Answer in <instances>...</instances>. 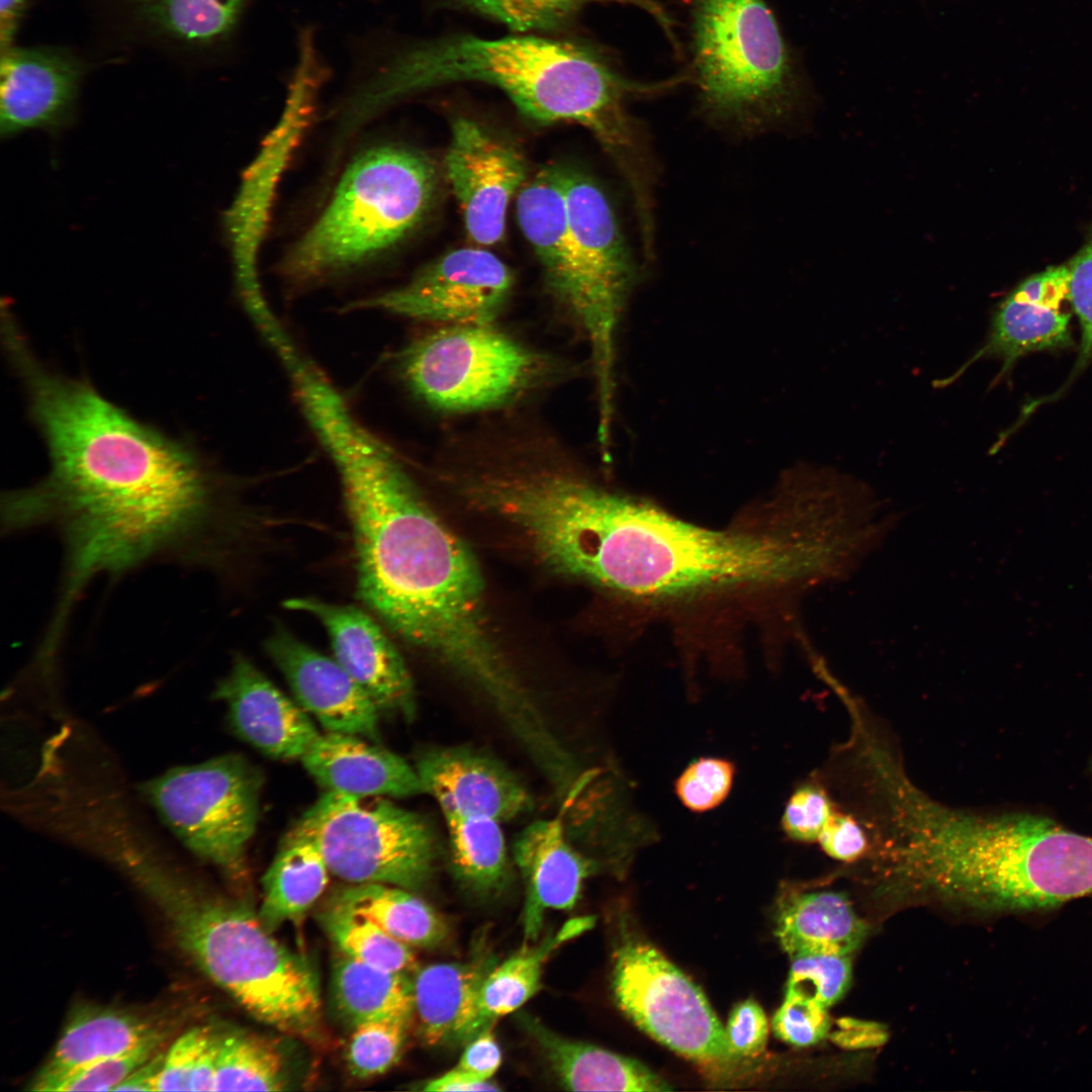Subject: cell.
<instances>
[{"label": "cell", "mask_w": 1092, "mask_h": 1092, "mask_svg": "<svg viewBox=\"0 0 1092 1092\" xmlns=\"http://www.w3.org/2000/svg\"><path fill=\"white\" fill-rule=\"evenodd\" d=\"M165 1036L163 1032L131 1051L73 1070L50 1084L44 1091H114L160 1051Z\"/></svg>", "instance_id": "42"}, {"label": "cell", "mask_w": 1092, "mask_h": 1092, "mask_svg": "<svg viewBox=\"0 0 1092 1092\" xmlns=\"http://www.w3.org/2000/svg\"><path fill=\"white\" fill-rule=\"evenodd\" d=\"M492 1026H487L466 1044L456 1067L489 1080L502 1063V1052Z\"/></svg>", "instance_id": "49"}, {"label": "cell", "mask_w": 1092, "mask_h": 1092, "mask_svg": "<svg viewBox=\"0 0 1092 1092\" xmlns=\"http://www.w3.org/2000/svg\"><path fill=\"white\" fill-rule=\"evenodd\" d=\"M735 769L734 763L724 758H698L676 779L675 794L680 803L693 812L715 809L728 797Z\"/></svg>", "instance_id": "43"}, {"label": "cell", "mask_w": 1092, "mask_h": 1092, "mask_svg": "<svg viewBox=\"0 0 1092 1092\" xmlns=\"http://www.w3.org/2000/svg\"><path fill=\"white\" fill-rule=\"evenodd\" d=\"M213 696L225 704L235 734L270 758L300 759L321 735L309 715L244 655L234 657Z\"/></svg>", "instance_id": "22"}, {"label": "cell", "mask_w": 1092, "mask_h": 1092, "mask_svg": "<svg viewBox=\"0 0 1092 1092\" xmlns=\"http://www.w3.org/2000/svg\"><path fill=\"white\" fill-rule=\"evenodd\" d=\"M817 842L827 855L841 861L864 856L871 846L869 835L857 818L838 810L834 811Z\"/></svg>", "instance_id": "48"}, {"label": "cell", "mask_w": 1092, "mask_h": 1092, "mask_svg": "<svg viewBox=\"0 0 1092 1092\" xmlns=\"http://www.w3.org/2000/svg\"><path fill=\"white\" fill-rule=\"evenodd\" d=\"M850 982L848 956L805 954L792 959L785 995L807 998L828 1008L841 999Z\"/></svg>", "instance_id": "41"}, {"label": "cell", "mask_w": 1092, "mask_h": 1092, "mask_svg": "<svg viewBox=\"0 0 1092 1092\" xmlns=\"http://www.w3.org/2000/svg\"><path fill=\"white\" fill-rule=\"evenodd\" d=\"M164 1052L159 1051L133 1071L114 1091H156V1081L162 1067Z\"/></svg>", "instance_id": "53"}, {"label": "cell", "mask_w": 1092, "mask_h": 1092, "mask_svg": "<svg viewBox=\"0 0 1092 1092\" xmlns=\"http://www.w3.org/2000/svg\"><path fill=\"white\" fill-rule=\"evenodd\" d=\"M361 736L327 731L299 759L326 791L403 798L424 793L415 766Z\"/></svg>", "instance_id": "25"}, {"label": "cell", "mask_w": 1092, "mask_h": 1092, "mask_svg": "<svg viewBox=\"0 0 1092 1092\" xmlns=\"http://www.w3.org/2000/svg\"><path fill=\"white\" fill-rule=\"evenodd\" d=\"M436 169L422 152L384 143L358 152L316 218L284 256L281 273L305 285L373 262L427 214Z\"/></svg>", "instance_id": "7"}, {"label": "cell", "mask_w": 1092, "mask_h": 1092, "mask_svg": "<svg viewBox=\"0 0 1092 1092\" xmlns=\"http://www.w3.org/2000/svg\"><path fill=\"white\" fill-rule=\"evenodd\" d=\"M886 1033L880 1025L852 1018L839 1020L838 1029L833 1035L837 1043L847 1048L878 1045L884 1041Z\"/></svg>", "instance_id": "50"}, {"label": "cell", "mask_w": 1092, "mask_h": 1092, "mask_svg": "<svg viewBox=\"0 0 1092 1092\" xmlns=\"http://www.w3.org/2000/svg\"><path fill=\"white\" fill-rule=\"evenodd\" d=\"M835 810L826 789L817 782H807L789 798L782 817L783 830L793 841H817Z\"/></svg>", "instance_id": "44"}, {"label": "cell", "mask_w": 1092, "mask_h": 1092, "mask_svg": "<svg viewBox=\"0 0 1092 1092\" xmlns=\"http://www.w3.org/2000/svg\"><path fill=\"white\" fill-rule=\"evenodd\" d=\"M292 830L312 840L330 873L351 884L421 890L439 855L437 834L428 820L385 797L326 791Z\"/></svg>", "instance_id": "10"}, {"label": "cell", "mask_w": 1092, "mask_h": 1092, "mask_svg": "<svg viewBox=\"0 0 1092 1092\" xmlns=\"http://www.w3.org/2000/svg\"><path fill=\"white\" fill-rule=\"evenodd\" d=\"M163 910L179 947L258 1020L294 1035H313L321 1020L316 973L280 943L258 913L203 898L150 857L131 871Z\"/></svg>", "instance_id": "6"}, {"label": "cell", "mask_w": 1092, "mask_h": 1092, "mask_svg": "<svg viewBox=\"0 0 1092 1092\" xmlns=\"http://www.w3.org/2000/svg\"><path fill=\"white\" fill-rule=\"evenodd\" d=\"M220 1033L195 1026L164 1052L156 1091H214Z\"/></svg>", "instance_id": "39"}, {"label": "cell", "mask_w": 1092, "mask_h": 1092, "mask_svg": "<svg viewBox=\"0 0 1092 1092\" xmlns=\"http://www.w3.org/2000/svg\"><path fill=\"white\" fill-rule=\"evenodd\" d=\"M312 101L301 93L288 95L279 124L248 170L238 197L226 214L237 283L242 290L260 287L256 271L259 244L267 221L274 185L312 113Z\"/></svg>", "instance_id": "24"}, {"label": "cell", "mask_w": 1092, "mask_h": 1092, "mask_svg": "<svg viewBox=\"0 0 1092 1092\" xmlns=\"http://www.w3.org/2000/svg\"><path fill=\"white\" fill-rule=\"evenodd\" d=\"M830 1025L827 1008L807 998L791 995L785 996L771 1021L776 1036L796 1046L819 1042L828 1034Z\"/></svg>", "instance_id": "45"}, {"label": "cell", "mask_w": 1092, "mask_h": 1092, "mask_svg": "<svg viewBox=\"0 0 1092 1092\" xmlns=\"http://www.w3.org/2000/svg\"><path fill=\"white\" fill-rule=\"evenodd\" d=\"M329 873L317 845L291 830L262 879V923L273 932L303 914L323 894Z\"/></svg>", "instance_id": "31"}, {"label": "cell", "mask_w": 1092, "mask_h": 1092, "mask_svg": "<svg viewBox=\"0 0 1092 1092\" xmlns=\"http://www.w3.org/2000/svg\"><path fill=\"white\" fill-rule=\"evenodd\" d=\"M445 821L455 878L477 894L488 895L502 890L508 879L509 861L500 823L483 817Z\"/></svg>", "instance_id": "35"}, {"label": "cell", "mask_w": 1092, "mask_h": 1092, "mask_svg": "<svg viewBox=\"0 0 1092 1092\" xmlns=\"http://www.w3.org/2000/svg\"><path fill=\"white\" fill-rule=\"evenodd\" d=\"M446 3L450 7L496 20L516 33L561 28L590 3L634 6L650 14L673 48L678 47L669 15L654 0H446Z\"/></svg>", "instance_id": "36"}, {"label": "cell", "mask_w": 1092, "mask_h": 1092, "mask_svg": "<svg viewBox=\"0 0 1092 1092\" xmlns=\"http://www.w3.org/2000/svg\"><path fill=\"white\" fill-rule=\"evenodd\" d=\"M410 1020L390 1017L355 1025L347 1050L352 1075L367 1079L393 1067L401 1055Z\"/></svg>", "instance_id": "40"}, {"label": "cell", "mask_w": 1092, "mask_h": 1092, "mask_svg": "<svg viewBox=\"0 0 1092 1092\" xmlns=\"http://www.w3.org/2000/svg\"><path fill=\"white\" fill-rule=\"evenodd\" d=\"M261 788L256 767L241 755L224 754L169 769L141 792L187 849L237 873L257 828Z\"/></svg>", "instance_id": "11"}, {"label": "cell", "mask_w": 1092, "mask_h": 1092, "mask_svg": "<svg viewBox=\"0 0 1092 1092\" xmlns=\"http://www.w3.org/2000/svg\"><path fill=\"white\" fill-rule=\"evenodd\" d=\"M595 922L594 916L571 918L538 945L523 946L497 964L481 986L471 1038L532 998L541 988L543 966L548 958L560 945L590 929Z\"/></svg>", "instance_id": "32"}, {"label": "cell", "mask_w": 1092, "mask_h": 1092, "mask_svg": "<svg viewBox=\"0 0 1092 1092\" xmlns=\"http://www.w3.org/2000/svg\"><path fill=\"white\" fill-rule=\"evenodd\" d=\"M725 1030L735 1054L740 1058L751 1057L764 1050L768 1023L762 1008L748 999L732 1009Z\"/></svg>", "instance_id": "47"}, {"label": "cell", "mask_w": 1092, "mask_h": 1092, "mask_svg": "<svg viewBox=\"0 0 1092 1092\" xmlns=\"http://www.w3.org/2000/svg\"><path fill=\"white\" fill-rule=\"evenodd\" d=\"M269 657L284 675L296 703L327 731L379 740V709L334 658L275 630L266 640Z\"/></svg>", "instance_id": "21"}, {"label": "cell", "mask_w": 1092, "mask_h": 1092, "mask_svg": "<svg viewBox=\"0 0 1092 1092\" xmlns=\"http://www.w3.org/2000/svg\"><path fill=\"white\" fill-rule=\"evenodd\" d=\"M497 965L493 954L426 966L412 979L414 1014L429 1045L466 1044L472 1037L481 986Z\"/></svg>", "instance_id": "26"}, {"label": "cell", "mask_w": 1092, "mask_h": 1092, "mask_svg": "<svg viewBox=\"0 0 1092 1092\" xmlns=\"http://www.w3.org/2000/svg\"><path fill=\"white\" fill-rule=\"evenodd\" d=\"M406 386L436 411L471 413L508 403L550 379L551 359L486 325H451L420 336L396 358Z\"/></svg>", "instance_id": "9"}, {"label": "cell", "mask_w": 1092, "mask_h": 1092, "mask_svg": "<svg viewBox=\"0 0 1092 1092\" xmlns=\"http://www.w3.org/2000/svg\"><path fill=\"white\" fill-rule=\"evenodd\" d=\"M333 995L341 1015L354 1026L414 1014L413 983L406 973L375 968L342 956L333 969Z\"/></svg>", "instance_id": "34"}, {"label": "cell", "mask_w": 1092, "mask_h": 1092, "mask_svg": "<svg viewBox=\"0 0 1092 1092\" xmlns=\"http://www.w3.org/2000/svg\"><path fill=\"white\" fill-rule=\"evenodd\" d=\"M0 55L3 138L26 129H54L69 122L85 77L101 64L87 49L66 44L16 42Z\"/></svg>", "instance_id": "16"}, {"label": "cell", "mask_w": 1092, "mask_h": 1092, "mask_svg": "<svg viewBox=\"0 0 1092 1092\" xmlns=\"http://www.w3.org/2000/svg\"><path fill=\"white\" fill-rule=\"evenodd\" d=\"M283 606L310 614L324 625L334 658L379 711L412 719L416 704L410 673L399 653L368 614L352 606L311 598L289 599Z\"/></svg>", "instance_id": "20"}, {"label": "cell", "mask_w": 1092, "mask_h": 1092, "mask_svg": "<svg viewBox=\"0 0 1092 1092\" xmlns=\"http://www.w3.org/2000/svg\"><path fill=\"white\" fill-rule=\"evenodd\" d=\"M901 890L986 911H1036L1092 897V836L1030 813L953 809L922 792L898 817L891 852Z\"/></svg>", "instance_id": "5"}, {"label": "cell", "mask_w": 1092, "mask_h": 1092, "mask_svg": "<svg viewBox=\"0 0 1092 1092\" xmlns=\"http://www.w3.org/2000/svg\"><path fill=\"white\" fill-rule=\"evenodd\" d=\"M866 933L850 901L837 891L792 895L778 918L777 936L791 959L814 953L849 956Z\"/></svg>", "instance_id": "30"}, {"label": "cell", "mask_w": 1092, "mask_h": 1092, "mask_svg": "<svg viewBox=\"0 0 1092 1092\" xmlns=\"http://www.w3.org/2000/svg\"><path fill=\"white\" fill-rule=\"evenodd\" d=\"M519 225L541 264L546 286L564 311L573 287L572 254L561 166L542 169L516 204Z\"/></svg>", "instance_id": "29"}, {"label": "cell", "mask_w": 1092, "mask_h": 1092, "mask_svg": "<svg viewBox=\"0 0 1092 1092\" xmlns=\"http://www.w3.org/2000/svg\"><path fill=\"white\" fill-rule=\"evenodd\" d=\"M329 937L345 956L369 966L398 973L414 971L416 957L410 945L395 939L369 920L331 904L321 914Z\"/></svg>", "instance_id": "38"}, {"label": "cell", "mask_w": 1092, "mask_h": 1092, "mask_svg": "<svg viewBox=\"0 0 1092 1092\" xmlns=\"http://www.w3.org/2000/svg\"><path fill=\"white\" fill-rule=\"evenodd\" d=\"M444 163L470 239L485 246L499 242L508 205L526 179L523 156L474 120L458 117Z\"/></svg>", "instance_id": "17"}, {"label": "cell", "mask_w": 1092, "mask_h": 1092, "mask_svg": "<svg viewBox=\"0 0 1092 1092\" xmlns=\"http://www.w3.org/2000/svg\"><path fill=\"white\" fill-rule=\"evenodd\" d=\"M573 287L564 312L588 340L600 390L611 388L613 328L635 264L613 206L589 175L561 166Z\"/></svg>", "instance_id": "12"}, {"label": "cell", "mask_w": 1092, "mask_h": 1092, "mask_svg": "<svg viewBox=\"0 0 1092 1092\" xmlns=\"http://www.w3.org/2000/svg\"><path fill=\"white\" fill-rule=\"evenodd\" d=\"M1068 303V266L1050 267L1028 277L998 306L985 344L956 371L934 380L933 386H949L982 358L1002 360L1003 375L1027 353L1069 346L1072 339Z\"/></svg>", "instance_id": "19"}, {"label": "cell", "mask_w": 1092, "mask_h": 1092, "mask_svg": "<svg viewBox=\"0 0 1092 1092\" xmlns=\"http://www.w3.org/2000/svg\"><path fill=\"white\" fill-rule=\"evenodd\" d=\"M563 816L536 820L518 833L514 860L525 886L524 944L539 937L547 910H570L595 861L575 848Z\"/></svg>", "instance_id": "23"}, {"label": "cell", "mask_w": 1092, "mask_h": 1092, "mask_svg": "<svg viewBox=\"0 0 1092 1092\" xmlns=\"http://www.w3.org/2000/svg\"><path fill=\"white\" fill-rule=\"evenodd\" d=\"M612 988L618 1006L658 1042L712 1070L741 1058L701 989L655 947L625 940L616 950Z\"/></svg>", "instance_id": "13"}, {"label": "cell", "mask_w": 1092, "mask_h": 1092, "mask_svg": "<svg viewBox=\"0 0 1092 1092\" xmlns=\"http://www.w3.org/2000/svg\"><path fill=\"white\" fill-rule=\"evenodd\" d=\"M690 81L711 117L760 125L798 92L795 60L764 0H691Z\"/></svg>", "instance_id": "8"}, {"label": "cell", "mask_w": 1092, "mask_h": 1092, "mask_svg": "<svg viewBox=\"0 0 1092 1092\" xmlns=\"http://www.w3.org/2000/svg\"><path fill=\"white\" fill-rule=\"evenodd\" d=\"M10 357L51 470L4 502L8 530L55 526L67 549L62 602L101 571L185 549L204 524L211 484L185 443L130 417L87 381L41 365L25 343Z\"/></svg>", "instance_id": "1"}, {"label": "cell", "mask_w": 1092, "mask_h": 1092, "mask_svg": "<svg viewBox=\"0 0 1092 1092\" xmlns=\"http://www.w3.org/2000/svg\"><path fill=\"white\" fill-rule=\"evenodd\" d=\"M514 286L509 267L495 255L460 248L423 267L405 284L350 303L420 321L451 325L492 324Z\"/></svg>", "instance_id": "15"}, {"label": "cell", "mask_w": 1092, "mask_h": 1092, "mask_svg": "<svg viewBox=\"0 0 1092 1092\" xmlns=\"http://www.w3.org/2000/svg\"><path fill=\"white\" fill-rule=\"evenodd\" d=\"M332 903L369 920L411 947L436 946L448 934L446 922L429 904L413 891L397 886L352 884L340 889Z\"/></svg>", "instance_id": "33"}, {"label": "cell", "mask_w": 1092, "mask_h": 1092, "mask_svg": "<svg viewBox=\"0 0 1092 1092\" xmlns=\"http://www.w3.org/2000/svg\"><path fill=\"white\" fill-rule=\"evenodd\" d=\"M424 1091H495L499 1087L458 1067L442 1076L429 1080L422 1088Z\"/></svg>", "instance_id": "51"}, {"label": "cell", "mask_w": 1092, "mask_h": 1092, "mask_svg": "<svg viewBox=\"0 0 1092 1092\" xmlns=\"http://www.w3.org/2000/svg\"><path fill=\"white\" fill-rule=\"evenodd\" d=\"M1070 302L1082 330L1081 359L1092 357V238L1069 266Z\"/></svg>", "instance_id": "46"}, {"label": "cell", "mask_w": 1092, "mask_h": 1092, "mask_svg": "<svg viewBox=\"0 0 1092 1092\" xmlns=\"http://www.w3.org/2000/svg\"><path fill=\"white\" fill-rule=\"evenodd\" d=\"M102 64L142 54L193 67L226 42L248 0H74Z\"/></svg>", "instance_id": "14"}, {"label": "cell", "mask_w": 1092, "mask_h": 1092, "mask_svg": "<svg viewBox=\"0 0 1092 1092\" xmlns=\"http://www.w3.org/2000/svg\"><path fill=\"white\" fill-rule=\"evenodd\" d=\"M521 1026L536 1042L559 1083L572 1091L662 1092L671 1086L638 1061L564 1037L522 1013Z\"/></svg>", "instance_id": "27"}, {"label": "cell", "mask_w": 1092, "mask_h": 1092, "mask_svg": "<svg viewBox=\"0 0 1092 1092\" xmlns=\"http://www.w3.org/2000/svg\"><path fill=\"white\" fill-rule=\"evenodd\" d=\"M309 425L340 474L361 600L489 706L511 703L523 682L491 634L483 581L468 548L343 399L320 404Z\"/></svg>", "instance_id": "2"}, {"label": "cell", "mask_w": 1092, "mask_h": 1092, "mask_svg": "<svg viewBox=\"0 0 1092 1092\" xmlns=\"http://www.w3.org/2000/svg\"><path fill=\"white\" fill-rule=\"evenodd\" d=\"M424 793L445 820L483 817L499 823L533 809L526 785L500 760L466 745L431 746L416 756Z\"/></svg>", "instance_id": "18"}, {"label": "cell", "mask_w": 1092, "mask_h": 1092, "mask_svg": "<svg viewBox=\"0 0 1092 1092\" xmlns=\"http://www.w3.org/2000/svg\"><path fill=\"white\" fill-rule=\"evenodd\" d=\"M457 82L500 89L527 118L575 122L587 128L625 169L645 176L643 148L626 102L678 85L673 77L644 83L622 75L598 50L533 34L482 38L457 34L407 49L383 66L348 101L364 123L404 97Z\"/></svg>", "instance_id": "4"}, {"label": "cell", "mask_w": 1092, "mask_h": 1092, "mask_svg": "<svg viewBox=\"0 0 1092 1092\" xmlns=\"http://www.w3.org/2000/svg\"><path fill=\"white\" fill-rule=\"evenodd\" d=\"M163 1032L153 1019L135 1012L100 1006L80 1007L32 1080L30 1089L44 1091L73 1070L131 1051Z\"/></svg>", "instance_id": "28"}, {"label": "cell", "mask_w": 1092, "mask_h": 1092, "mask_svg": "<svg viewBox=\"0 0 1092 1092\" xmlns=\"http://www.w3.org/2000/svg\"><path fill=\"white\" fill-rule=\"evenodd\" d=\"M517 526L546 566L646 604L802 586L810 549L791 524L716 531L548 468L527 486Z\"/></svg>", "instance_id": "3"}, {"label": "cell", "mask_w": 1092, "mask_h": 1092, "mask_svg": "<svg viewBox=\"0 0 1092 1092\" xmlns=\"http://www.w3.org/2000/svg\"><path fill=\"white\" fill-rule=\"evenodd\" d=\"M287 1077L278 1050L244 1031L220 1033L214 1091H282Z\"/></svg>", "instance_id": "37"}, {"label": "cell", "mask_w": 1092, "mask_h": 1092, "mask_svg": "<svg viewBox=\"0 0 1092 1092\" xmlns=\"http://www.w3.org/2000/svg\"><path fill=\"white\" fill-rule=\"evenodd\" d=\"M32 0H0V50L17 42V35Z\"/></svg>", "instance_id": "52"}]
</instances>
